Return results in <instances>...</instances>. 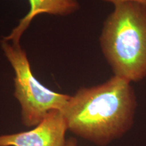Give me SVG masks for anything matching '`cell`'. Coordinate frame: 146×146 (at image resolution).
I'll return each instance as SVG.
<instances>
[{"label":"cell","mask_w":146,"mask_h":146,"mask_svg":"<svg viewBox=\"0 0 146 146\" xmlns=\"http://www.w3.org/2000/svg\"><path fill=\"white\" fill-rule=\"evenodd\" d=\"M137 106L130 82L113 76L105 83L81 87L62 110L68 131L98 146L120 138L132 127Z\"/></svg>","instance_id":"cell-1"},{"label":"cell","mask_w":146,"mask_h":146,"mask_svg":"<svg viewBox=\"0 0 146 146\" xmlns=\"http://www.w3.org/2000/svg\"><path fill=\"white\" fill-rule=\"evenodd\" d=\"M101 50L114 76L138 82L146 77V6L114 5L104 22Z\"/></svg>","instance_id":"cell-2"},{"label":"cell","mask_w":146,"mask_h":146,"mask_svg":"<svg viewBox=\"0 0 146 146\" xmlns=\"http://www.w3.org/2000/svg\"><path fill=\"white\" fill-rule=\"evenodd\" d=\"M1 47L14 71V96L21 107L23 125L33 128L51 111L62 112L70 96L51 90L36 79L27 52L20 43H11L3 39Z\"/></svg>","instance_id":"cell-3"},{"label":"cell","mask_w":146,"mask_h":146,"mask_svg":"<svg viewBox=\"0 0 146 146\" xmlns=\"http://www.w3.org/2000/svg\"><path fill=\"white\" fill-rule=\"evenodd\" d=\"M67 131L62 112L53 110L32 129L0 135V146H65Z\"/></svg>","instance_id":"cell-4"},{"label":"cell","mask_w":146,"mask_h":146,"mask_svg":"<svg viewBox=\"0 0 146 146\" xmlns=\"http://www.w3.org/2000/svg\"><path fill=\"white\" fill-rule=\"evenodd\" d=\"M29 1L30 10L28 14L21 19L17 26L3 39L13 43H20L24 33L28 29L33 18L39 14L67 16L79 9L77 0H29Z\"/></svg>","instance_id":"cell-5"},{"label":"cell","mask_w":146,"mask_h":146,"mask_svg":"<svg viewBox=\"0 0 146 146\" xmlns=\"http://www.w3.org/2000/svg\"><path fill=\"white\" fill-rule=\"evenodd\" d=\"M103 1H106V2H109V3H112V4H114V5L118 4V3L133 2V3H139V4H141L146 6V0H103Z\"/></svg>","instance_id":"cell-6"},{"label":"cell","mask_w":146,"mask_h":146,"mask_svg":"<svg viewBox=\"0 0 146 146\" xmlns=\"http://www.w3.org/2000/svg\"><path fill=\"white\" fill-rule=\"evenodd\" d=\"M65 146H77V140L74 137H70L66 140Z\"/></svg>","instance_id":"cell-7"}]
</instances>
